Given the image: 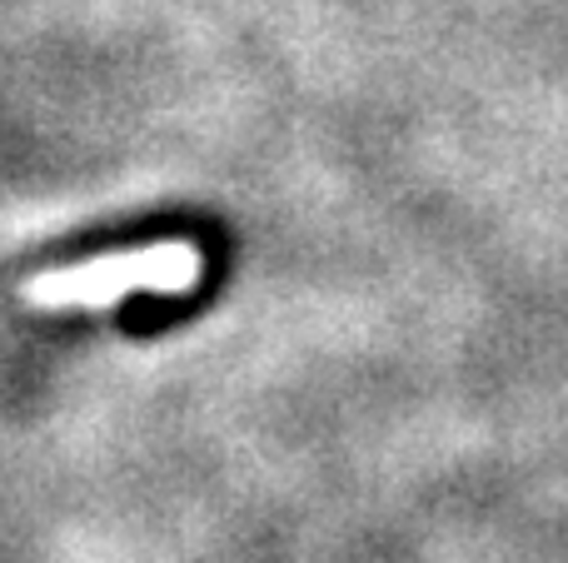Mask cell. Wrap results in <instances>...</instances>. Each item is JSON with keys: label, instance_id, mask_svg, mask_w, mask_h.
Listing matches in <instances>:
<instances>
[{"label": "cell", "instance_id": "cell-1", "mask_svg": "<svg viewBox=\"0 0 568 563\" xmlns=\"http://www.w3.org/2000/svg\"><path fill=\"white\" fill-rule=\"evenodd\" d=\"M185 229L175 219H140V225H115V229H90L80 239H65L60 249H50V259L70 265V259H85V255H100V249H135V245H155V239H175Z\"/></svg>", "mask_w": 568, "mask_h": 563}, {"label": "cell", "instance_id": "cell-2", "mask_svg": "<svg viewBox=\"0 0 568 563\" xmlns=\"http://www.w3.org/2000/svg\"><path fill=\"white\" fill-rule=\"evenodd\" d=\"M180 269H190L185 259H170V265H150V269H105V275L90 279H65V285H45L40 299H75V295H100L110 285H155V279H175Z\"/></svg>", "mask_w": 568, "mask_h": 563}]
</instances>
